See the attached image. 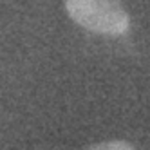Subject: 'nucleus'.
I'll return each instance as SVG.
<instances>
[{"label": "nucleus", "mask_w": 150, "mask_h": 150, "mask_svg": "<svg viewBox=\"0 0 150 150\" xmlns=\"http://www.w3.org/2000/svg\"><path fill=\"white\" fill-rule=\"evenodd\" d=\"M83 150H134V146L127 141H121V139H114V141H103V143L91 145Z\"/></svg>", "instance_id": "nucleus-2"}, {"label": "nucleus", "mask_w": 150, "mask_h": 150, "mask_svg": "<svg viewBox=\"0 0 150 150\" xmlns=\"http://www.w3.org/2000/svg\"><path fill=\"white\" fill-rule=\"evenodd\" d=\"M67 15L87 31L120 36L130 27V16L120 0H65Z\"/></svg>", "instance_id": "nucleus-1"}]
</instances>
